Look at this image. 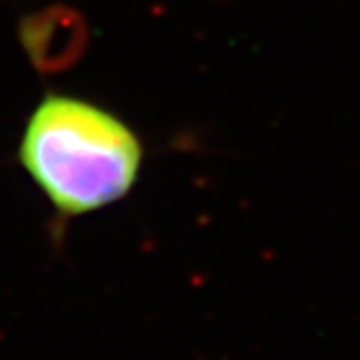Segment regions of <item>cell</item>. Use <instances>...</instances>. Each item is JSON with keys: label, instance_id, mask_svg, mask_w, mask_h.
<instances>
[{"label": "cell", "instance_id": "obj_1", "mask_svg": "<svg viewBox=\"0 0 360 360\" xmlns=\"http://www.w3.org/2000/svg\"><path fill=\"white\" fill-rule=\"evenodd\" d=\"M18 159L59 215L79 217L131 193L141 174L143 143L113 111L50 91L24 124Z\"/></svg>", "mask_w": 360, "mask_h": 360}]
</instances>
